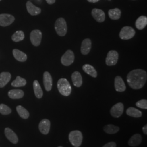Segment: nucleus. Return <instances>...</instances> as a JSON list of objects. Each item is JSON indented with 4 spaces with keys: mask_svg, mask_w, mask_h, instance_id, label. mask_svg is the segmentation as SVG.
<instances>
[{
    "mask_svg": "<svg viewBox=\"0 0 147 147\" xmlns=\"http://www.w3.org/2000/svg\"><path fill=\"white\" fill-rule=\"evenodd\" d=\"M147 72L141 69L132 70L127 76V82L134 89L142 88L147 81Z\"/></svg>",
    "mask_w": 147,
    "mask_h": 147,
    "instance_id": "1",
    "label": "nucleus"
},
{
    "mask_svg": "<svg viewBox=\"0 0 147 147\" xmlns=\"http://www.w3.org/2000/svg\"><path fill=\"white\" fill-rule=\"evenodd\" d=\"M57 88L61 94L68 96L71 93V86L69 82L66 79H60L57 82Z\"/></svg>",
    "mask_w": 147,
    "mask_h": 147,
    "instance_id": "2",
    "label": "nucleus"
},
{
    "mask_svg": "<svg viewBox=\"0 0 147 147\" xmlns=\"http://www.w3.org/2000/svg\"><path fill=\"white\" fill-rule=\"evenodd\" d=\"M69 140L74 147H79L82 143V134L79 130L72 131L69 135Z\"/></svg>",
    "mask_w": 147,
    "mask_h": 147,
    "instance_id": "3",
    "label": "nucleus"
},
{
    "mask_svg": "<svg viewBox=\"0 0 147 147\" xmlns=\"http://www.w3.org/2000/svg\"><path fill=\"white\" fill-rule=\"evenodd\" d=\"M55 28L58 36H64L67 32V22L63 18H59L55 22Z\"/></svg>",
    "mask_w": 147,
    "mask_h": 147,
    "instance_id": "4",
    "label": "nucleus"
},
{
    "mask_svg": "<svg viewBox=\"0 0 147 147\" xmlns=\"http://www.w3.org/2000/svg\"><path fill=\"white\" fill-rule=\"evenodd\" d=\"M135 30L131 27H124L119 33V37L123 40H129L135 36Z\"/></svg>",
    "mask_w": 147,
    "mask_h": 147,
    "instance_id": "5",
    "label": "nucleus"
},
{
    "mask_svg": "<svg viewBox=\"0 0 147 147\" xmlns=\"http://www.w3.org/2000/svg\"><path fill=\"white\" fill-rule=\"evenodd\" d=\"M74 53L71 50H68L61 57V63L64 66H69L74 63Z\"/></svg>",
    "mask_w": 147,
    "mask_h": 147,
    "instance_id": "6",
    "label": "nucleus"
},
{
    "mask_svg": "<svg viewBox=\"0 0 147 147\" xmlns=\"http://www.w3.org/2000/svg\"><path fill=\"white\" fill-rule=\"evenodd\" d=\"M119 57V54L115 50H111L107 55L106 58V64L109 66L115 65L117 63Z\"/></svg>",
    "mask_w": 147,
    "mask_h": 147,
    "instance_id": "7",
    "label": "nucleus"
},
{
    "mask_svg": "<svg viewBox=\"0 0 147 147\" xmlns=\"http://www.w3.org/2000/svg\"><path fill=\"white\" fill-rule=\"evenodd\" d=\"M42 38V33L39 30L32 31L30 34V40L35 47H38L40 44Z\"/></svg>",
    "mask_w": 147,
    "mask_h": 147,
    "instance_id": "8",
    "label": "nucleus"
},
{
    "mask_svg": "<svg viewBox=\"0 0 147 147\" xmlns=\"http://www.w3.org/2000/svg\"><path fill=\"white\" fill-rule=\"evenodd\" d=\"M123 111H124L123 104L119 102L112 107L110 110V113L112 117L115 118H119L122 115Z\"/></svg>",
    "mask_w": 147,
    "mask_h": 147,
    "instance_id": "9",
    "label": "nucleus"
},
{
    "mask_svg": "<svg viewBox=\"0 0 147 147\" xmlns=\"http://www.w3.org/2000/svg\"><path fill=\"white\" fill-rule=\"evenodd\" d=\"M15 20L14 17L8 14H0V26L6 27L11 25Z\"/></svg>",
    "mask_w": 147,
    "mask_h": 147,
    "instance_id": "10",
    "label": "nucleus"
},
{
    "mask_svg": "<svg viewBox=\"0 0 147 147\" xmlns=\"http://www.w3.org/2000/svg\"><path fill=\"white\" fill-rule=\"evenodd\" d=\"M43 83L47 91L49 92L51 90L53 87V78L50 74L47 71L44 72L43 75Z\"/></svg>",
    "mask_w": 147,
    "mask_h": 147,
    "instance_id": "11",
    "label": "nucleus"
},
{
    "mask_svg": "<svg viewBox=\"0 0 147 147\" xmlns=\"http://www.w3.org/2000/svg\"><path fill=\"white\" fill-rule=\"evenodd\" d=\"M39 129L44 135H47L50 129V121L47 119H44L40 121L39 124Z\"/></svg>",
    "mask_w": 147,
    "mask_h": 147,
    "instance_id": "12",
    "label": "nucleus"
},
{
    "mask_svg": "<svg viewBox=\"0 0 147 147\" xmlns=\"http://www.w3.org/2000/svg\"><path fill=\"white\" fill-rule=\"evenodd\" d=\"M92 15L95 20L99 22H102L105 21V13L101 9L97 8L93 9L92 11Z\"/></svg>",
    "mask_w": 147,
    "mask_h": 147,
    "instance_id": "13",
    "label": "nucleus"
},
{
    "mask_svg": "<svg viewBox=\"0 0 147 147\" xmlns=\"http://www.w3.org/2000/svg\"><path fill=\"white\" fill-rule=\"evenodd\" d=\"M115 87L116 91L119 92H123L126 90V85L121 76H117L115 78Z\"/></svg>",
    "mask_w": 147,
    "mask_h": 147,
    "instance_id": "14",
    "label": "nucleus"
},
{
    "mask_svg": "<svg viewBox=\"0 0 147 147\" xmlns=\"http://www.w3.org/2000/svg\"><path fill=\"white\" fill-rule=\"evenodd\" d=\"M5 136L10 142L14 144H16L18 142L19 140L16 134L12 130H11L10 128H5Z\"/></svg>",
    "mask_w": 147,
    "mask_h": 147,
    "instance_id": "15",
    "label": "nucleus"
},
{
    "mask_svg": "<svg viewBox=\"0 0 147 147\" xmlns=\"http://www.w3.org/2000/svg\"><path fill=\"white\" fill-rule=\"evenodd\" d=\"M92 47V41L88 39H85L83 40L81 44V52L82 55H86L88 54Z\"/></svg>",
    "mask_w": 147,
    "mask_h": 147,
    "instance_id": "16",
    "label": "nucleus"
},
{
    "mask_svg": "<svg viewBox=\"0 0 147 147\" xmlns=\"http://www.w3.org/2000/svg\"><path fill=\"white\" fill-rule=\"evenodd\" d=\"M26 8L28 13L31 16H37L41 13V9L35 6L30 1L27 2Z\"/></svg>",
    "mask_w": 147,
    "mask_h": 147,
    "instance_id": "17",
    "label": "nucleus"
},
{
    "mask_svg": "<svg viewBox=\"0 0 147 147\" xmlns=\"http://www.w3.org/2000/svg\"><path fill=\"white\" fill-rule=\"evenodd\" d=\"M71 79L73 84L77 87H80L82 84V78L81 75L78 71H75L71 75Z\"/></svg>",
    "mask_w": 147,
    "mask_h": 147,
    "instance_id": "18",
    "label": "nucleus"
},
{
    "mask_svg": "<svg viewBox=\"0 0 147 147\" xmlns=\"http://www.w3.org/2000/svg\"><path fill=\"white\" fill-rule=\"evenodd\" d=\"M11 74L8 72H2L0 74V88H3L11 80Z\"/></svg>",
    "mask_w": 147,
    "mask_h": 147,
    "instance_id": "19",
    "label": "nucleus"
},
{
    "mask_svg": "<svg viewBox=\"0 0 147 147\" xmlns=\"http://www.w3.org/2000/svg\"><path fill=\"white\" fill-rule=\"evenodd\" d=\"M142 142V136L139 134L134 135L129 140L128 144L131 147H136L139 146Z\"/></svg>",
    "mask_w": 147,
    "mask_h": 147,
    "instance_id": "20",
    "label": "nucleus"
},
{
    "mask_svg": "<svg viewBox=\"0 0 147 147\" xmlns=\"http://www.w3.org/2000/svg\"><path fill=\"white\" fill-rule=\"evenodd\" d=\"M24 95V92L21 89H11L8 92V96L12 99H21Z\"/></svg>",
    "mask_w": 147,
    "mask_h": 147,
    "instance_id": "21",
    "label": "nucleus"
},
{
    "mask_svg": "<svg viewBox=\"0 0 147 147\" xmlns=\"http://www.w3.org/2000/svg\"><path fill=\"white\" fill-rule=\"evenodd\" d=\"M13 54L14 58L19 62H25L27 59L26 54L19 50L14 49L13 50Z\"/></svg>",
    "mask_w": 147,
    "mask_h": 147,
    "instance_id": "22",
    "label": "nucleus"
},
{
    "mask_svg": "<svg viewBox=\"0 0 147 147\" xmlns=\"http://www.w3.org/2000/svg\"><path fill=\"white\" fill-rule=\"evenodd\" d=\"M147 25V18L146 16H140L136 21V27L138 30H142Z\"/></svg>",
    "mask_w": 147,
    "mask_h": 147,
    "instance_id": "23",
    "label": "nucleus"
},
{
    "mask_svg": "<svg viewBox=\"0 0 147 147\" xmlns=\"http://www.w3.org/2000/svg\"><path fill=\"white\" fill-rule=\"evenodd\" d=\"M82 69L84 71V72L90 75L93 78L97 77V75H98L97 71L92 65L88 64H84L82 67Z\"/></svg>",
    "mask_w": 147,
    "mask_h": 147,
    "instance_id": "24",
    "label": "nucleus"
},
{
    "mask_svg": "<svg viewBox=\"0 0 147 147\" xmlns=\"http://www.w3.org/2000/svg\"><path fill=\"white\" fill-rule=\"evenodd\" d=\"M33 89L36 96L38 99H41L43 95V92L39 82L35 80L33 82Z\"/></svg>",
    "mask_w": 147,
    "mask_h": 147,
    "instance_id": "25",
    "label": "nucleus"
},
{
    "mask_svg": "<svg viewBox=\"0 0 147 147\" xmlns=\"http://www.w3.org/2000/svg\"><path fill=\"white\" fill-rule=\"evenodd\" d=\"M126 114L128 116L135 117V118L141 117L142 115V112L141 111L133 107H130L127 109Z\"/></svg>",
    "mask_w": 147,
    "mask_h": 147,
    "instance_id": "26",
    "label": "nucleus"
},
{
    "mask_svg": "<svg viewBox=\"0 0 147 147\" xmlns=\"http://www.w3.org/2000/svg\"><path fill=\"white\" fill-rule=\"evenodd\" d=\"M16 110L17 111L19 115L22 118L25 119H26L27 118H28V117L30 116V113H29L28 111L25 108H24L21 105H19V106H16Z\"/></svg>",
    "mask_w": 147,
    "mask_h": 147,
    "instance_id": "27",
    "label": "nucleus"
},
{
    "mask_svg": "<svg viewBox=\"0 0 147 147\" xmlns=\"http://www.w3.org/2000/svg\"><path fill=\"white\" fill-rule=\"evenodd\" d=\"M26 84V80L25 79L18 76L16 80L12 82L11 86L14 87H20L25 86Z\"/></svg>",
    "mask_w": 147,
    "mask_h": 147,
    "instance_id": "28",
    "label": "nucleus"
},
{
    "mask_svg": "<svg viewBox=\"0 0 147 147\" xmlns=\"http://www.w3.org/2000/svg\"><path fill=\"white\" fill-rule=\"evenodd\" d=\"M109 16L112 20H118L121 18V11L118 8H115L109 11Z\"/></svg>",
    "mask_w": 147,
    "mask_h": 147,
    "instance_id": "29",
    "label": "nucleus"
},
{
    "mask_svg": "<svg viewBox=\"0 0 147 147\" xmlns=\"http://www.w3.org/2000/svg\"><path fill=\"white\" fill-rule=\"evenodd\" d=\"M119 127L118 126L112 125V124H109L104 127V131L108 134H116L117 132L119 131Z\"/></svg>",
    "mask_w": 147,
    "mask_h": 147,
    "instance_id": "30",
    "label": "nucleus"
},
{
    "mask_svg": "<svg viewBox=\"0 0 147 147\" xmlns=\"http://www.w3.org/2000/svg\"><path fill=\"white\" fill-rule=\"evenodd\" d=\"M25 38V34L24 33L21 31H16L13 34L11 37V39L13 42H19L24 40Z\"/></svg>",
    "mask_w": 147,
    "mask_h": 147,
    "instance_id": "31",
    "label": "nucleus"
},
{
    "mask_svg": "<svg viewBox=\"0 0 147 147\" xmlns=\"http://www.w3.org/2000/svg\"><path fill=\"white\" fill-rule=\"evenodd\" d=\"M11 110L8 106L3 104H0V113L3 115H7L11 113Z\"/></svg>",
    "mask_w": 147,
    "mask_h": 147,
    "instance_id": "32",
    "label": "nucleus"
},
{
    "mask_svg": "<svg viewBox=\"0 0 147 147\" xmlns=\"http://www.w3.org/2000/svg\"><path fill=\"white\" fill-rule=\"evenodd\" d=\"M136 105L139 108L143 109H147V100L146 99H142L140 100L137 102Z\"/></svg>",
    "mask_w": 147,
    "mask_h": 147,
    "instance_id": "33",
    "label": "nucleus"
},
{
    "mask_svg": "<svg viewBox=\"0 0 147 147\" xmlns=\"http://www.w3.org/2000/svg\"><path fill=\"white\" fill-rule=\"evenodd\" d=\"M102 147H116V144L115 142H110L105 144Z\"/></svg>",
    "mask_w": 147,
    "mask_h": 147,
    "instance_id": "34",
    "label": "nucleus"
},
{
    "mask_svg": "<svg viewBox=\"0 0 147 147\" xmlns=\"http://www.w3.org/2000/svg\"><path fill=\"white\" fill-rule=\"evenodd\" d=\"M142 130H143V133L145 134V135H147V125H146L145 126H143V128H142Z\"/></svg>",
    "mask_w": 147,
    "mask_h": 147,
    "instance_id": "35",
    "label": "nucleus"
},
{
    "mask_svg": "<svg viewBox=\"0 0 147 147\" xmlns=\"http://www.w3.org/2000/svg\"><path fill=\"white\" fill-rule=\"evenodd\" d=\"M47 2L49 5H53V3H55L56 0H46Z\"/></svg>",
    "mask_w": 147,
    "mask_h": 147,
    "instance_id": "36",
    "label": "nucleus"
},
{
    "mask_svg": "<svg viewBox=\"0 0 147 147\" xmlns=\"http://www.w3.org/2000/svg\"><path fill=\"white\" fill-rule=\"evenodd\" d=\"M87 1L91 3H96V2H98V1H99V0H87Z\"/></svg>",
    "mask_w": 147,
    "mask_h": 147,
    "instance_id": "37",
    "label": "nucleus"
},
{
    "mask_svg": "<svg viewBox=\"0 0 147 147\" xmlns=\"http://www.w3.org/2000/svg\"><path fill=\"white\" fill-rule=\"evenodd\" d=\"M63 147L62 146H59V147Z\"/></svg>",
    "mask_w": 147,
    "mask_h": 147,
    "instance_id": "38",
    "label": "nucleus"
},
{
    "mask_svg": "<svg viewBox=\"0 0 147 147\" xmlns=\"http://www.w3.org/2000/svg\"><path fill=\"white\" fill-rule=\"evenodd\" d=\"M1 1V0H0V1Z\"/></svg>",
    "mask_w": 147,
    "mask_h": 147,
    "instance_id": "39",
    "label": "nucleus"
}]
</instances>
